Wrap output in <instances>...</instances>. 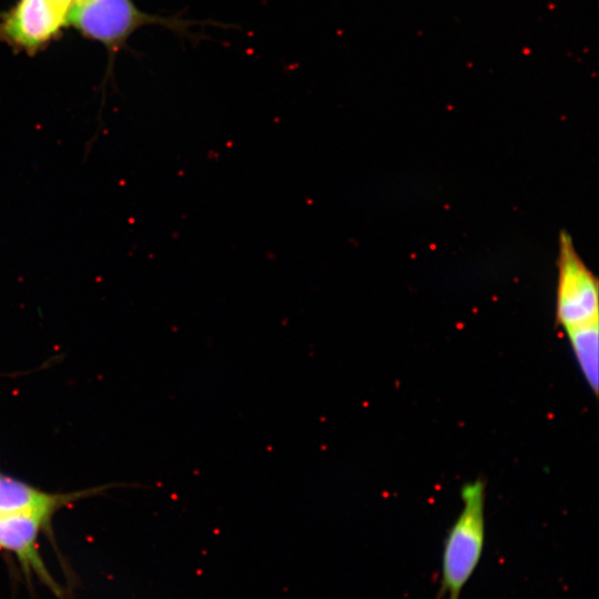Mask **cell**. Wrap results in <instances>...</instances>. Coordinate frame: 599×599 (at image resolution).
<instances>
[{"instance_id": "cell-6", "label": "cell", "mask_w": 599, "mask_h": 599, "mask_svg": "<svg viewBox=\"0 0 599 599\" xmlns=\"http://www.w3.org/2000/svg\"><path fill=\"white\" fill-rule=\"evenodd\" d=\"M74 496L48 493L0 475V512L30 515L50 521L52 515Z\"/></svg>"}, {"instance_id": "cell-1", "label": "cell", "mask_w": 599, "mask_h": 599, "mask_svg": "<svg viewBox=\"0 0 599 599\" xmlns=\"http://www.w3.org/2000/svg\"><path fill=\"white\" fill-rule=\"evenodd\" d=\"M155 24L191 41L201 39L191 31L194 26L225 27L212 20L185 19L181 14H151L139 9L133 0H75L68 14V26L83 37L103 44L112 53L125 45L140 28Z\"/></svg>"}, {"instance_id": "cell-5", "label": "cell", "mask_w": 599, "mask_h": 599, "mask_svg": "<svg viewBox=\"0 0 599 599\" xmlns=\"http://www.w3.org/2000/svg\"><path fill=\"white\" fill-rule=\"evenodd\" d=\"M48 522L35 516L0 512V549L13 555L27 575L37 576L59 595L39 551V536Z\"/></svg>"}, {"instance_id": "cell-4", "label": "cell", "mask_w": 599, "mask_h": 599, "mask_svg": "<svg viewBox=\"0 0 599 599\" xmlns=\"http://www.w3.org/2000/svg\"><path fill=\"white\" fill-rule=\"evenodd\" d=\"M65 27L68 12L51 0H17L0 23V35L13 48L34 53Z\"/></svg>"}, {"instance_id": "cell-7", "label": "cell", "mask_w": 599, "mask_h": 599, "mask_svg": "<svg viewBox=\"0 0 599 599\" xmlns=\"http://www.w3.org/2000/svg\"><path fill=\"white\" fill-rule=\"evenodd\" d=\"M579 369L597 395L599 388V324L566 334Z\"/></svg>"}, {"instance_id": "cell-8", "label": "cell", "mask_w": 599, "mask_h": 599, "mask_svg": "<svg viewBox=\"0 0 599 599\" xmlns=\"http://www.w3.org/2000/svg\"><path fill=\"white\" fill-rule=\"evenodd\" d=\"M53 3H55L61 9L65 10L69 14V11L74 3L75 0H51Z\"/></svg>"}, {"instance_id": "cell-2", "label": "cell", "mask_w": 599, "mask_h": 599, "mask_svg": "<svg viewBox=\"0 0 599 599\" xmlns=\"http://www.w3.org/2000/svg\"><path fill=\"white\" fill-rule=\"evenodd\" d=\"M485 483L476 479L461 488L463 507L443 548L440 588L436 599H459L474 575L485 546Z\"/></svg>"}, {"instance_id": "cell-3", "label": "cell", "mask_w": 599, "mask_h": 599, "mask_svg": "<svg viewBox=\"0 0 599 599\" xmlns=\"http://www.w3.org/2000/svg\"><path fill=\"white\" fill-rule=\"evenodd\" d=\"M556 321L565 334L599 324L598 281L561 232L557 260Z\"/></svg>"}]
</instances>
